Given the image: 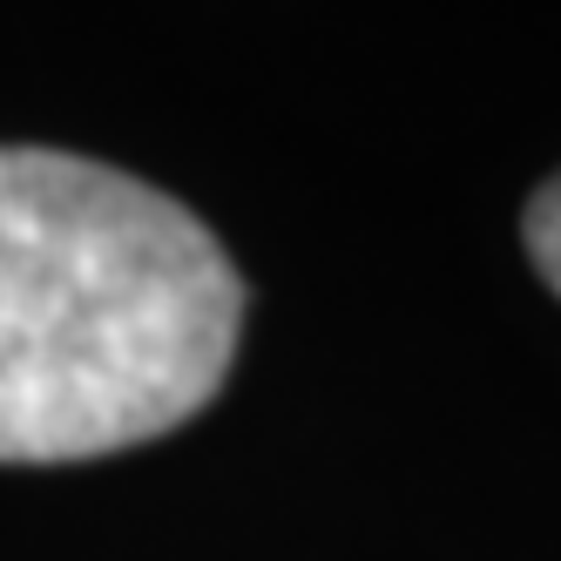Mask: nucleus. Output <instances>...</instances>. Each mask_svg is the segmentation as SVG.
Listing matches in <instances>:
<instances>
[{
    "instance_id": "2",
    "label": "nucleus",
    "mask_w": 561,
    "mask_h": 561,
    "mask_svg": "<svg viewBox=\"0 0 561 561\" xmlns=\"http://www.w3.org/2000/svg\"><path fill=\"white\" fill-rule=\"evenodd\" d=\"M520 237H528V257L535 271L554 285L561 298V176H548L535 196H528V217H520Z\"/></svg>"
},
{
    "instance_id": "1",
    "label": "nucleus",
    "mask_w": 561,
    "mask_h": 561,
    "mask_svg": "<svg viewBox=\"0 0 561 561\" xmlns=\"http://www.w3.org/2000/svg\"><path fill=\"white\" fill-rule=\"evenodd\" d=\"M244 277L176 196L89 156L0 149V460H95L210 407Z\"/></svg>"
}]
</instances>
